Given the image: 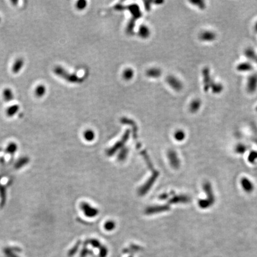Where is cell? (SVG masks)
<instances>
[{
  "label": "cell",
  "mask_w": 257,
  "mask_h": 257,
  "mask_svg": "<svg viewBox=\"0 0 257 257\" xmlns=\"http://www.w3.org/2000/svg\"><path fill=\"white\" fill-rule=\"evenodd\" d=\"M84 136L87 141H92L95 138V133L92 130H87L84 132Z\"/></svg>",
  "instance_id": "18"
},
{
  "label": "cell",
  "mask_w": 257,
  "mask_h": 257,
  "mask_svg": "<svg viewBox=\"0 0 257 257\" xmlns=\"http://www.w3.org/2000/svg\"><path fill=\"white\" fill-rule=\"evenodd\" d=\"M162 71L158 68H151L146 72L148 77L151 78H159L162 75Z\"/></svg>",
  "instance_id": "10"
},
{
  "label": "cell",
  "mask_w": 257,
  "mask_h": 257,
  "mask_svg": "<svg viewBox=\"0 0 257 257\" xmlns=\"http://www.w3.org/2000/svg\"><path fill=\"white\" fill-rule=\"evenodd\" d=\"M167 82L168 84L176 91H180L183 88V84L179 79L174 76H169L167 78Z\"/></svg>",
  "instance_id": "5"
},
{
  "label": "cell",
  "mask_w": 257,
  "mask_h": 257,
  "mask_svg": "<svg viewBox=\"0 0 257 257\" xmlns=\"http://www.w3.org/2000/svg\"><path fill=\"white\" fill-rule=\"evenodd\" d=\"M24 65V61L22 59H18L15 61L13 65L12 71L14 73H18Z\"/></svg>",
  "instance_id": "11"
},
{
  "label": "cell",
  "mask_w": 257,
  "mask_h": 257,
  "mask_svg": "<svg viewBox=\"0 0 257 257\" xmlns=\"http://www.w3.org/2000/svg\"><path fill=\"white\" fill-rule=\"evenodd\" d=\"M138 34H139V36H141V38H144V39L147 38L148 36H150V29L147 26H146L145 25H142V26H140V28L139 29Z\"/></svg>",
  "instance_id": "13"
},
{
  "label": "cell",
  "mask_w": 257,
  "mask_h": 257,
  "mask_svg": "<svg viewBox=\"0 0 257 257\" xmlns=\"http://www.w3.org/2000/svg\"><path fill=\"white\" fill-rule=\"evenodd\" d=\"M17 150V145L14 143H11L9 144L7 148L6 151L9 154H14Z\"/></svg>",
  "instance_id": "23"
},
{
  "label": "cell",
  "mask_w": 257,
  "mask_h": 257,
  "mask_svg": "<svg viewBox=\"0 0 257 257\" xmlns=\"http://www.w3.org/2000/svg\"><path fill=\"white\" fill-rule=\"evenodd\" d=\"M86 4H87V3L85 1H84V0L79 1L76 3V8L78 10H82L86 7Z\"/></svg>",
  "instance_id": "25"
},
{
  "label": "cell",
  "mask_w": 257,
  "mask_h": 257,
  "mask_svg": "<svg viewBox=\"0 0 257 257\" xmlns=\"http://www.w3.org/2000/svg\"><path fill=\"white\" fill-rule=\"evenodd\" d=\"M203 78V90L208 92L209 90L214 94H220L223 91L224 86L222 84L216 82L212 78L210 69L208 67H205L202 71Z\"/></svg>",
  "instance_id": "1"
},
{
  "label": "cell",
  "mask_w": 257,
  "mask_h": 257,
  "mask_svg": "<svg viewBox=\"0 0 257 257\" xmlns=\"http://www.w3.org/2000/svg\"><path fill=\"white\" fill-rule=\"evenodd\" d=\"M257 160V152L252 151L248 156V162L251 163H254Z\"/></svg>",
  "instance_id": "24"
},
{
  "label": "cell",
  "mask_w": 257,
  "mask_h": 257,
  "mask_svg": "<svg viewBox=\"0 0 257 257\" xmlns=\"http://www.w3.org/2000/svg\"><path fill=\"white\" fill-rule=\"evenodd\" d=\"M82 209L84 210V213L85 215L88 216V217H92L95 216L96 214V210L94 208H91L88 204L87 203H84L82 205Z\"/></svg>",
  "instance_id": "12"
},
{
  "label": "cell",
  "mask_w": 257,
  "mask_h": 257,
  "mask_svg": "<svg viewBox=\"0 0 257 257\" xmlns=\"http://www.w3.org/2000/svg\"><path fill=\"white\" fill-rule=\"evenodd\" d=\"M0 192H1V205L3 206L4 203L6 201V189L4 187H1L0 188Z\"/></svg>",
  "instance_id": "26"
},
{
  "label": "cell",
  "mask_w": 257,
  "mask_h": 257,
  "mask_svg": "<svg viewBox=\"0 0 257 257\" xmlns=\"http://www.w3.org/2000/svg\"><path fill=\"white\" fill-rule=\"evenodd\" d=\"M0 20H1V18H0Z\"/></svg>",
  "instance_id": "30"
},
{
  "label": "cell",
  "mask_w": 257,
  "mask_h": 257,
  "mask_svg": "<svg viewBox=\"0 0 257 257\" xmlns=\"http://www.w3.org/2000/svg\"><path fill=\"white\" fill-rule=\"evenodd\" d=\"M3 96L4 100V101L6 102H9L12 101L14 96L13 94L12 90L10 88H6L4 89L3 92Z\"/></svg>",
  "instance_id": "15"
},
{
  "label": "cell",
  "mask_w": 257,
  "mask_h": 257,
  "mask_svg": "<svg viewBox=\"0 0 257 257\" xmlns=\"http://www.w3.org/2000/svg\"><path fill=\"white\" fill-rule=\"evenodd\" d=\"M203 189L207 195V198L205 199L213 205L215 203V196L213 193L211 183L209 182H205L203 185Z\"/></svg>",
  "instance_id": "4"
},
{
  "label": "cell",
  "mask_w": 257,
  "mask_h": 257,
  "mask_svg": "<svg viewBox=\"0 0 257 257\" xmlns=\"http://www.w3.org/2000/svg\"><path fill=\"white\" fill-rule=\"evenodd\" d=\"M191 3L192 4H193L194 6H196L199 8H200L201 10H203L206 8L205 3L203 1H202V0H200V1H191Z\"/></svg>",
  "instance_id": "22"
},
{
  "label": "cell",
  "mask_w": 257,
  "mask_h": 257,
  "mask_svg": "<svg viewBox=\"0 0 257 257\" xmlns=\"http://www.w3.org/2000/svg\"><path fill=\"white\" fill-rule=\"evenodd\" d=\"M202 102L199 99H195L191 102L189 105V110L192 113H195L198 112L201 107Z\"/></svg>",
  "instance_id": "8"
},
{
  "label": "cell",
  "mask_w": 257,
  "mask_h": 257,
  "mask_svg": "<svg viewBox=\"0 0 257 257\" xmlns=\"http://www.w3.org/2000/svg\"><path fill=\"white\" fill-rule=\"evenodd\" d=\"M134 75V72L131 69H127L123 72V76L125 80H131Z\"/></svg>",
  "instance_id": "20"
},
{
  "label": "cell",
  "mask_w": 257,
  "mask_h": 257,
  "mask_svg": "<svg viewBox=\"0 0 257 257\" xmlns=\"http://www.w3.org/2000/svg\"><path fill=\"white\" fill-rule=\"evenodd\" d=\"M19 107L18 105H14L12 106H10L7 109V115L8 117H12L14 115L18 113Z\"/></svg>",
  "instance_id": "16"
},
{
  "label": "cell",
  "mask_w": 257,
  "mask_h": 257,
  "mask_svg": "<svg viewBox=\"0 0 257 257\" xmlns=\"http://www.w3.org/2000/svg\"><path fill=\"white\" fill-rule=\"evenodd\" d=\"M199 38L203 42H213L217 38V34L211 30H204L200 33Z\"/></svg>",
  "instance_id": "3"
},
{
  "label": "cell",
  "mask_w": 257,
  "mask_h": 257,
  "mask_svg": "<svg viewBox=\"0 0 257 257\" xmlns=\"http://www.w3.org/2000/svg\"><path fill=\"white\" fill-rule=\"evenodd\" d=\"M247 150V146L245 145V144H239L236 145L235 148V151L237 154H243Z\"/></svg>",
  "instance_id": "19"
},
{
  "label": "cell",
  "mask_w": 257,
  "mask_h": 257,
  "mask_svg": "<svg viewBox=\"0 0 257 257\" xmlns=\"http://www.w3.org/2000/svg\"><path fill=\"white\" fill-rule=\"evenodd\" d=\"M255 110H256V111H257V106L256 107V108H255Z\"/></svg>",
  "instance_id": "29"
},
{
  "label": "cell",
  "mask_w": 257,
  "mask_h": 257,
  "mask_svg": "<svg viewBox=\"0 0 257 257\" xmlns=\"http://www.w3.org/2000/svg\"><path fill=\"white\" fill-rule=\"evenodd\" d=\"M245 55L248 59L257 64V54L252 48H246L245 51Z\"/></svg>",
  "instance_id": "9"
},
{
  "label": "cell",
  "mask_w": 257,
  "mask_h": 257,
  "mask_svg": "<svg viewBox=\"0 0 257 257\" xmlns=\"http://www.w3.org/2000/svg\"><path fill=\"white\" fill-rule=\"evenodd\" d=\"M240 184L244 190L247 193H251L254 191V186L251 180L246 177H244L240 180Z\"/></svg>",
  "instance_id": "6"
},
{
  "label": "cell",
  "mask_w": 257,
  "mask_h": 257,
  "mask_svg": "<svg viewBox=\"0 0 257 257\" xmlns=\"http://www.w3.org/2000/svg\"><path fill=\"white\" fill-rule=\"evenodd\" d=\"M29 162V159L27 157H24L22 158L21 159H20L18 162H16V165H15V167L16 168H20L22 167V166H24L25 164H26Z\"/></svg>",
  "instance_id": "21"
},
{
  "label": "cell",
  "mask_w": 257,
  "mask_h": 257,
  "mask_svg": "<svg viewBox=\"0 0 257 257\" xmlns=\"http://www.w3.org/2000/svg\"><path fill=\"white\" fill-rule=\"evenodd\" d=\"M105 229L107 230H112L115 227V223L113 221H108L105 224Z\"/></svg>",
  "instance_id": "27"
},
{
  "label": "cell",
  "mask_w": 257,
  "mask_h": 257,
  "mask_svg": "<svg viewBox=\"0 0 257 257\" xmlns=\"http://www.w3.org/2000/svg\"><path fill=\"white\" fill-rule=\"evenodd\" d=\"M257 90V74L253 73L249 75L247 80L246 90L249 94H254Z\"/></svg>",
  "instance_id": "2"
},
{
  "label": "cell",
  "mask_w": 257,
  "mask_h": 257,
  "mask_svg": "<svg viewBox=\"0 0 257 257\" xmlns=\"http://www.w3.org/2000/svg\"><path fill=\"white\" fill-rule=\"evenodd\" d=\"M46 87L44 85H38L35 90V95L38 98H41L44 96L46 93Z\"/></svg>",
  "instance_id": "14"
},
{
  "label": "cell",
  "mask_w": 257,
  "mask_h": 257,
  "mask_svg": "<svg viewBox=\"0 0 257 257\" xmlns=\"http://www.w3.org/2000/svg\"><path fill=\"white\" fill-rule=\"evenodd\" d=\"M253 69V66L249 62H243L236 66V70L239 72H250Z\"/></svg>",
  "instance_id": "7"
},
{
  "label": "cell",
  "mask_w": 257,
  "mask_h": 257,
  "mask_svg": "<svg viewBox=\"0 0 257 257\" xmlns=\"http://www.w3.org/2000/svg\"><path fill=\"white\" fill-rule=\"evenodd\" d=\"M254 29H255V31L257 32V22H256V23L255 24V26H254Z\"/></svg>",
  "instance_id": "28"
},
{
  "label": "cell",
  "mask_w": 257,
  "mask_h": 257,
  "mask_svg": "<svg viewBox=\"0 0 257 257\" xmlns=\"http://www.w3.org/2000/svg\"><path fill=\"white\" fill-rule=\"evenodd\" d=\"M186 134L183 131L178 130L174 133V139L177 141H182L185 138Z\"/></svg>",
  "instance_id": "17"
}]
</instances>
